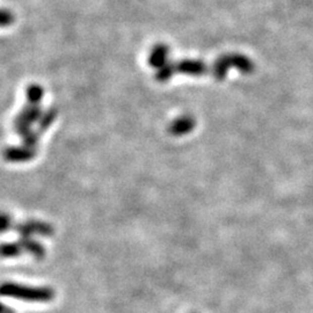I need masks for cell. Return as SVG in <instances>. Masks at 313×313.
<instances>
[{
	"instance_id": "6da1fadb",
	"label": "cell",
	"mask_w": 313,
	"mask_h": 313,
	"mask_svg": "<svg viewBox=\"0 0 313 313\" xmlns=\"http://www.w3.org/2000/svg\"><path fill=\"white\" fill-rule=\"evenodd\" d=\"M4 297L20 299L23 302L48 303L55 298V291L50 287H31L15 282H4L0 289Z\"/></svg>"
},
{
	"instance_id": "5b68a950",
	"label": "cell",
	"mask_w": 313,
	"mask_h": 313,
	"mask_svg": "<svg viewBox=\"0 0 313 313\" xmlns=\"http://www.w3.org/2000/svg\"><path fill=\"white\" fill-rule=\"evenodd\" d=\"M12 226V221L11 218L7 216L6 214H3V218H2V231L3 232H6L9 231Z\"/></svg>"
},
{
	"instance_id": "8992f818",
	"label": "cell",
	"mask_w": 313,
	"mask_h": 313,
	"mask_svg": "<svg viewBox=\"0 0 313 313\" xmlns=\"http://www.w3.org/2000/svg\"><path fill=\"white\" fill-rule=\"evenodd\" d=\"M2 313H15V311L12 307L7 306V305L4 304L2 306Z\"/></svg>"
},
{
	"instance_id": "277c9868",
	"label": "cell",
	"mask_w": 313,
	"mask_h": 313,
	"mask_svg": "<svg viewBox=\"0 0 313 313\" xmlns=\"http://www.w3.org/2000/svg\"><path fill=\"white\" fill-rule=\"evenodd\" d=\"M25 252L20 244V241L17 242H4L2 245V256L4 259H11V257H17Z\"/></svg>"
},
{
	"instance_id": "7a4b0ae2",
	"label": "cell",
	"mask_w": 313,
	"mask_h": 313,
	"mask_svg": "<svg viewBox=\"0 0 313 313\" xmlns=\"http://www.w3.org/2000/svg\"><path fill=\"white\" fill-rule=\"evenodd\" d=\"M17 232L21 238L33 237V234H38L43 237H50L54 234V228L48 223L41 221H30L17 225Z\"/></svg>"
},
{
	"instance_id": "3957f363",
	"label": "cell",
	"mask_w": 313,
	"mask_h": 313,
	"mask_svg": "<svg viewBox=\"0 0 313 313\" xmlns=\"http://www.w3.org/2000/svg\"><path fill=\"white\" fill-rule=\"evenodd\" d=\"M19 241H20L23 250L31 254V255H33L35 259L36 260L44 259L46 252H45L44 246H43L40 241L33 239L31 237L21 238V239Z\"/></svg>"
}]
</instances>
